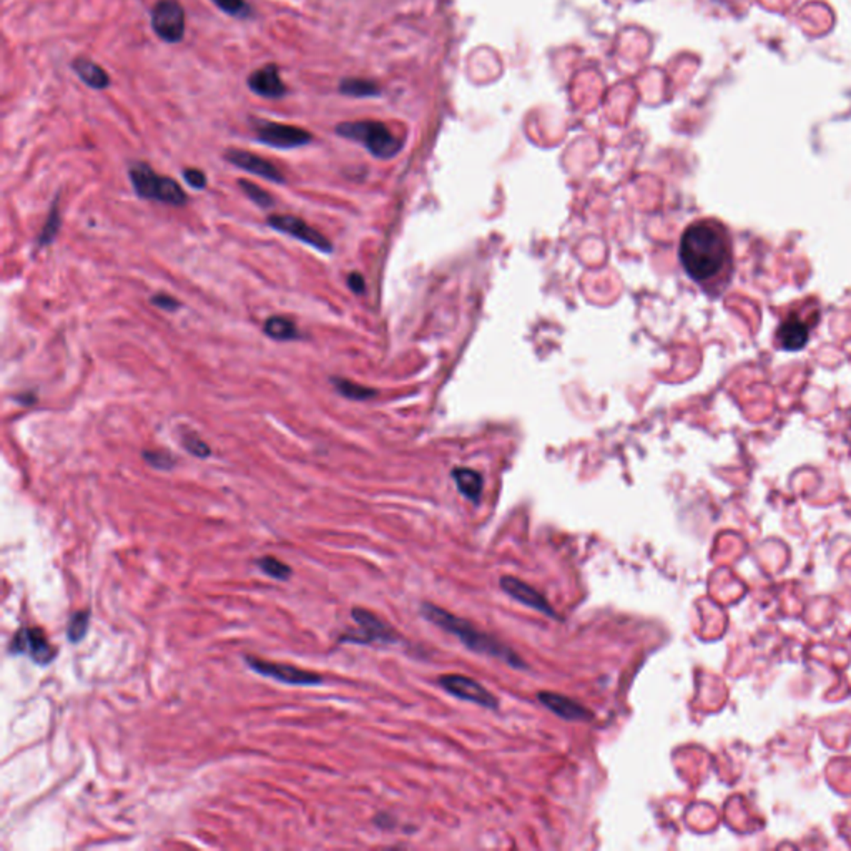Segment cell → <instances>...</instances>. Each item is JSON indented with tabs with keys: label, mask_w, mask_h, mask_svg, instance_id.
<instances>
[{
	"label": "cell",
	"mask_w": 851,
	"mask_h": 851,
	"mask_svg": "<svg viewBox=\"0 0 851 851\" xmlns=\"http://www.w3.org/2000/svg\"><path fill=\"white\" fill-rule=\"evenodd\" d=\"M348 286L356 293V295H361L364 293L366 290V283H364V278L359 274V273H351L348 276Z\"/></svg>",
	"instance_id": "4dcf8cb0"
},
{
	"label": "cell",
	"mask_w": 851,
	"mask_h": 851,
	"mask_svg": "<svg viewBox=\"0 0 851 851\" xmlns=\"http://www.w3.org/2000/svg\"><path fill=\"white\" fill-rule=\"evenodd\" d=\"M247 86L253 94L263 99H283L288 94V86H284L280 69L274 63L263 65L258 70L248 75Z\"/></svg>",
	"instance_id": "4fadbf2b"
},
{
	"label": "cell",
	"mask_w": 851,
	"mask_h": 851,
	"mask_svg": "<svg viewBox=\"0 0 851 851\" xmlns=\"http://www.w3.org/2000/svg\"><path fill=\"white\" fill-rule=\"evenodd\" d=\"M539 702L543 703L545 708L554 712L555 716L566 720H591L593 714L584 708L579 702L569 699L566 695H559L554 691H541L537 693Z\"/></svg>",
	"instance_id": "9a60e30c"
},
{
	"label": "cell",
	"mask_w": 851,
	"mask_h": 851,
	"mask_svg": "<svg viewBox=\"0 0 851 851\" xmlns=\"http://www.w3.org/2000/svg\"><path fill=\"white\" fill-rule=\"evenodd\" d=\"M453 479L456 482L459 493L469 501L478 503L484 489V481L479 472L468 468H456L453 471Z\"/></svg>",
	"instance_id": "ac0fdd59"
},
{
	"label": "cell",
	"mask_w": 851,
	"mask_h": 851,
	"mask_svg": "<svg viewBox=\"0 0 851 851\" xmlns=\"http://www.w3.org/2000/svg\"><path fill=\"white\" fill-rule=\"evenodd\" d=\"M150 303L157 308H160L161 311H167V313H175L176 309L182 307V303L176 299V298L170 297L167 293H159V295H153Z\"/></svg>",
	"instance_id": "f1b7e54d"
},
{
	"label": "cell",
	"mask_w": 851,
	"mask_h": 851,
	"mask_svg": "<svg viewBox=\"0 0 851 851\" xmlns=\"http://www.w3.org/2000/svg\"><path fill=\"white\" fill-rule=\"evenodd\" d=\"M182 446L192 456L200 457V459L211 456L210 446L207 445L195 432H184L182 434Z\"/></svg>",
	"instance_id": "4316f807"
},
{
	"label": "cell",
	"mask_w": 851,
	"mask_h": 851,
	"mask_svg": "<svg viewBox=\"0 0 851 851\" xmlns=\"http://www.w3.org/2000/svg\"><path fill=\"white\" fill-rule=\"evenodd\" d=\"M128 176L136 195L143 200H155L172 207H184L188 201L186 193L178 182H175L170 176L159 175L145 161L132 163Z\"/></svg>",
	"instance_id": "3957f363"
},
{
	"label": "cell",
	"mask_w": 851,
	"mask_h": 851,
	"mask_svg": "<svg viewBox=\"0 0 851 851\" xmlns=\"http://www.w3.org/2000/svg\"><path fill=\"white\" fill-rule=\"evenodd\" d=\"M143 459L145 462L150 464L151 468L160 469V471H170L175 466V457L167 453V451H161V449H155V451H143Z\"/></svg>",
	"instance_id": "83f0119b"
},
{
	"label": "cell",
	"mask_w": 851,
	"mask_h": 851,
	"mask_svg": "<svg viewBox=\"0 0 851 851\" xmlns=\"http://www.w3.org/2000/svg\"><path fill=\"white\" fill-rule=\"evenodd\" d=\"M245 660H247L248 667H250L251 670H255L259 675L278 680V682L286 683V685L315 687V685L323 683V677H321L320 674H315V672H309V670H303V668H298V667L295 666L274 664V662L261 660V659L251 657V655H247Z\"/></svg>",
	"instance_id": "52a82bcc"
},
{
	"label": "cell",
	"mask_w": 851,
	"mask_h": 851,
	"mask_svg": "<svg viewBox=\"0 0 851 851\" xmlns=\"http://www.w3.org/2000/svg\"><path fill=\"white\" fill-rule=\"evenodd\" d=\"M88 624H90V614L86 610L74 614L67 626V639L72 643L82 641L88 632Z\"/></svg>",
	"instance_id": "484cf974"
},
{
	"label": "cell",
	"mask_w": 851,
	"mask_h": 851,
	"mask_svg": "<svg viewBox=\"0 0 851 851\" xmlns=\"http://www.w3.org/2000/svg\"><path fill=\"white\" fill-rule=\"evenodd\" d=\"M680 261L697 283H712L732 268V247L727 230L712 220L691 223L680 240Z\"/></svg>",
	"instance_id": "6da1fadb"
},
{
	"label": "cell",
	"mask_w": 851,
	"mask_h": 851,
	"mask_svg": "<svg viewBox=\"0 0 851 851\" xmlns=\"http://www.w3.org/2000/svg\"><path fill=\"white\" fill-rule=\"evenodd\" d=\"M238 186L243 190V193L247 195L255 205H258L259 209H272L274 205V198L272 197L270 192L263 190L261 186L253 184V182H248V180H238Z\"/></svg>",
	"instance_id": "cb8c5ba5"
},
{
	"label": "cell",
	"mask_w": 851,
	"mask_h": 851,
	"mask_svg": "<svg viewBox=\"0 0 851 851\" xmlns=\"http://www.w3.org/2000/svg\"><path fill=\"white\" fill-rule=\"evenodd\" d=\"M351 618L358 624V632H353L349 635L343 637V641L358 642V643H372V642H383V643H391L396 642L397 635L395 630L391 629L386 622L370 610L364 609H353Z\"/></svg>",
	"instance_id": "8fae6325"
},
{
	"label": "cell",
	"mask_w": 851,
	"mask_h": 851,
	"mask_svg": "<svg viewBox=\"0 0 851 851\" xmlns=\"http://www.w3.org/2000/svg\"><path fill=\"white\" fill-rule=\"evenodd\" d=\"M184 178H185L186 184L195 188V190H203L207 186V175L198 170V168H185L184 170Z\"/></svg>",
	"instance_id": "f546056e"
},
{
	"label": "cell",
	"mask_w": 851,
	"mask_h": 851,
	"mask_svg": "<svg viewBox=\"0 0 851 851\" xmlns=\"http://www.w3.org/2000/svg\"><path fill=\"white\" fill-rule=\"evenodd\" d=\"M421 614H422V618L430 620L434 626H438L439 629L456 635L457 639L462 642L472 652L491 655V657L501 659L509 666L518 667V668L528 667L524 664V660L514 651H511L507 645H504L503 642L494 639L493 635H489L482 630L476 629L468 620L456 618V616H453L451 612H447L438 605L424 602L421 605Z\"/></svg>",
	"instance_id": "7a4b0ae2"
},
{
	"label": "cell",
	"mask_w": 851,
	"mask_h": 851,
	"mask_svg": "<svg viewBox=\"0 0 851 851\" xmlns=\"http://www.w3.org/2000/svg\"><path fill=\"white\" fill-rule=\"evenodd\" d=\"M438 683L445 689L449 695L466 700V702L478 703L486 708H497V697H494L491 691L484 689L478 680L469 679L464 675L457 674H449V675H441L438 679Z\"/></svg>",
	"instance_id": "30bf717a"
},
{
	"label": "cell",
	"mask_w": 851,
	"mask_h": 851,
	"mask_svg": "<svg viewBox=\"0 0 851 851\" xmlns=\"http://www.w3.org/2000/svg\"><path fill=\"white\" fill-rule=\"evenodd\" d=\"M266 223L272 226L273 230L290 234L298 241L309 245V247L318 250L321 253H331L333 251L331 241L324 234L320 233L316 228H313L311 225L303 222L298 217H293V215H270L266 218Z\"/></svg>",
	"instance_id": "ba28073f"
},
{
	"label": "cell",
	"mask_w": 851,
	"mask_h": 851,
	"mask_svg": "<svg viewBox=\"0 0 851 851\" xmlns=\"http://www.w3.org/2000/svg\"><path fill=\"white\" fill-rule=\"evenodd\" d=\"M340 92L348 97H376L380 95V86L366 78H343L340 84Z\"/></svg>",
	"instance_id": "ffe728a7"
},
{
	"label": "cell",
	"mask_w": 851,
	"mask_h": 851,
	"mask_svg": "<svg viewBox=\"0 0 851 851\" xmlns=\"http://www.w3.org/2000/svg\"><path fill=\"white\" fill-rule=\"evenodd\" d=\"M263 331L276 341H295L303 336L297 324L286 316H270L265 321Z\"/></svg>",
	"instance_id": "d6986e66"
},
{
	"label": "cell",
	"mask_w": 851,
	"mask_h": 851,
	"mask_svg": "<svg viewBox=\"0 0 851 851\" xmlns=\"http://www.w3.org/2000/svg\"><path fill=\"white\" fill-rule=\"evenodd\" d=\"M222 12L234 19H250L253 15V7L247 0H211Z\"/></svg>",
	"instance_id": "d4e9b609"
},
{
	"label": "cell",
	"mask_w": 851,
	"mask_h": 851,
	"mask_svg": "<svg viewBox=\"0 0 851 851\" xmlns=\"http://www.w3.org/2000/svg\"><path fill=\"white\" fill-rule=\"evenodd\" d=\"M501 589L520 604L528 605V607H531L537 612H543L549 618H559V616L555 614L554 607L547 602V599L544 597L543 593L536 591L532 585L522 582L518 577L504 576L501 579Z\"/></svg>",
	"instance_id": "5bb4252c"
},
{
	"label": "cell",
	"mask_w": 851,
	"mask_h": 851,
	"mask_svg": "<svg viewBox=\"0 0 851 851\" xmlns=\"http://www.w3.org/2000/svg\"><path fill=\"white\" fill-rule=\"evenodd\" d=\"M251 127L255 132V138L259 143H265L273 149H299L313 142L311 132L299 128L297 125L278 124L272 120L253 119Z\"/></svg>",
	"instance_id": "5b68a950"
},
{
	"label": "cell",
	"mask_w": 851,
	"mask_h": 851,
	"mask_svg": "<svg viewBox=\"0 0 851 851\" xmlns=\"http://www.w3.org/2000/svg\"><path fill=\"white\" fill-rule=\"evenodd\" d=\"M225 160L234 165L236 168L253 173L273 184H284L283 173L280 172V168L257 153L247 150L230 149L225 151Z\"/></svg>",
	"instance_id": "7c38bea8"
},
{
	"label": "cell",
	"mask_w": 851,
	"mask_h": 851,
	"mask_svg": "<svg viewBox=\"0 0 851 851\" xmlns=\"http://www.w3.org/2000/svg\"><path fill=\"white\" fill-rule=\"evenodd\" d=\"M11 654H27L38 666H49L57 651L50 645L45 632L37 627L19 630L11 642Z\"/></svg>",
	"instance_id": "9c48e42d"
},
{
	"label": "cell",
	"mask_w": 851,
	"mask_h": 851,
	"mask_svg": "<svg viewBox=\"0 0 851 851\" xmlns=\"http://www.w3.org/2000/svg\"><path fill=\"white\" fill-rule=\"evenodd\" d=\"M808 336L810 328L798 316H790L778 328V340L787 351H800L808 343Z\"/></svg>",
	"instance_id": "2e32d148"
},
{
	"label": "cell",
	"mask_w": 851,
	"mask_h": 851,
	"mask_svg": "<svg viewBox=\"0 0 851 851\" xmlns=\"http://www.w3.org/2000/svg\"><path fill=\"white\" fill-rule=\"evenodd\" d=\"M331 383L334 384L336 391H338L340 395L348 397V399L364 401V399H370V397L376 395L374 389H370V388L361 386V384L353 383V381H349V380H343V378H331Z\"/></svg>",
	"instance_id": "7402d4cb"
},
{
	"label": "cell",
	"mask_w": 851,
	"mask_h": 851,
	"mask_svg": "<svg viewBox=\"0 0 851 851\" xmlns=\"http://www.w3.org/2000/svg\"><path fill=\"white\" fill-rule=\"evenodd\" d=\"M185 19V9L178 0H159L150 12V24L155 36L167 44L184 40Z\"/></svg>",
	"instance_id": "8992f818"
},
{
	"label": "cell",
	"mask_w": 851,
	"mask_h": 851,
	"mask_svg": "<svg viewBox=\"0 0 851 851\" xmlns=\"http://www.w3.org/2000/svg\"><path fill=\"white\" fill-rule=\"evenodd\" d=\"M15 401L20 403L22 406H32V405L36 403V396L32 395V393H24L22 396H17Z\"/></svg>",
	"instance_id": "1f68e13d"
},
{
	"label": "cell",
	"mask_w": 851,
	"mask_h": 851,
	"mask_svg": "<svg viewBox=\"0 0 851 851\" xmlns=\"http://www.w3.org/2000/svg\"><path fill=\"white\" fill-rule=\"evenodd\" d=\"M72 70L86 86L94 90H105L110 86V75L107 74V70L86 57H77L72 62Z\"/></svg>",
	"instance_id": "e0dca14e"
},
{
	"label": "cell",
	"mask_w": 851,
	"mask_h": 851,
	"mask_svg": "<svg viewBox=\"0 0 851 851\" xmlns=\"http://www.w3.org/2000/svg\"><path fill=\"white\" fill-rule=\"evenodd\" d=\"M336 134L348 140L358 142L376 159H391L401 150L403 143L397 136L378 120L345 122L336 127Z\"/></svg>",
	"instance_id": "277c9868"
},
{
	"label": "cell",
	"mask_w": 851,
	"mask_h": 851,
	"mask_svg": "<svg viewBox=\"0 0 851 851\" xmlns=\"http://www.w3.org/2000/svg\"><path fill=\"white\" fill-rule=\"evenodd\" d=\"M59 228H61V211H59V200H55L50 209L49 217L38 233L37 247L45 248L50 245L59 233Z\"/></svg>",
	"instance_id": "44dd1931"
},
{
	"label": "cell",
	"mask_w": 851,
	"mask_h": 851,
	"mask_svg": "<svg viewBox=\"0 0 851 851\" xmlns=\"http://www.w3.org/2000/svg\"><path fill=\"white\" fill-rule=\"evenodd\" d=\"M259 570L266 576H270L272 579L276 580H288L291 577L293 570L288 566L282 562L280 559L273 557V555H265V557H259L258 562H257Z\"/></svg>",
	"instance_id": "603a6c76"
}]
</instances>
